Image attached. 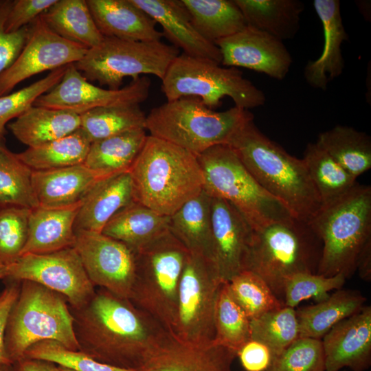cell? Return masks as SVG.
<instances>
[{"label": "cell", "mask_w": 371, "mask_h": 371, "mask_svg": "<svg viewBox=\"0 0 371 371\" xmlns=\"http://www.w3.org/2000/svg\"><path fill=\"white\" fill-rule=\"evenodd\" d=\"M69 309L80 351L116 367L139 370L170 335L129 299L102 288L82 307Z\"/></svg>", "instance_id": "obj_1"}, {"label": "cell", "mask_w": 371, "mask_h": 371, "mask_svg": "<svg viewBox=\"0 0 371 371\" xmlns=\"http://www.w3.org/2000/svg\"><path fill=\"white\" fill-rule=\"evenodd\" d=\"M257 182L296 218L309 223L321 208L317 190L302 159L291 155L263 134L254 117L228 144Z\"/></svg>", "instance_id": "obj_2"}, {"label": "cell", "mask_w": 371, "mask_h": 371, "mask_svg": "<svg viewBox=\"0 0 371 371\" xmlns=\"http://www.w3.org/2000/svg\"><path fill=\"white\" fill-rule=\"evenodd\" d=\"M135 201L170 216L203 190L196 155L148 135L129 170Z\"/></svg>", "instance_id": "obj_3"}, {"label": "cell", "mask_w": 371, "mask_h": 371, "mask_svg": "<svg viewBox=\"0 0 371 371\" xmlns=\"http://www.w3.org/2000/svg\"><path fill=\"white\" fill-rule=\"evenodd\" d=\"M321 251L309 223L291 217L253 231L244 270L260 276L283 303L287 280L298 273H317Z\"/></svg>", "instance_id": "obj_4"}, {"label": "cell", "mask_w": 371, "mask_h": 371, "mask_svg": "<svg viewBox=\"0 0 371 371\" xmlns=\"http://www.w3.org/2000/svg\"><path fill=\"white\" fill-rule=\"evenodd\" d=\"M322 243L317 273L346 279L357 271L359 256L371 240V188L357 184L335 202L322 207L308 223Z\"/></svg>", "instance_id": "obj_5"}, {"label": "cell", "mask_w": 371, "mask_h": 371, "mask_svg": "<svg viewBox=\"0 0 371 371\" xmlns=\"http://www.w3.org/2000/svg\"><path fill=\"white\" fill-rule=\"evenodd\" d=\"M254 117L247 109L232 107L215 111L199 98L184 97L166 101L146 115L149 135L198 155L208 148L227 144L233 135Z\"/></svg>", "instance_id": "obj_6"}, {"label": "cell", "mask_w": 371, "mask_h": 371, "mask_svg": "<svg viewBox=\"0 0 371 371\" xmlns=\"http://www.w3.org/2000/svg\"><path fill=\"white\" fill-rule=\"evenodd\" d=\"M20 282L19 294L10 312L5 333V346L12 363L23 359L30 347L44 340L80 350L67 300L38 283Z\"/></svg>", "instance_id": "obj_7"}, {"label": "cell", "mask_w": 371, "mask_h": 371, "mask_svg": "<svg viewBox=\"0 0 371 371\" xmlns=\"http://www.w3.org/2000/svg\"><path fill=\"white\" fill-rule=\"evenodd\" d=\"M196 157L203 176V190L211 197L234 205L254 230L294 217L257 182L228 145L212 146Z\"/></svg>", "instance_id": "obj_8"}, {"label": "cell", "mask_w": 371, "mask_h": 371, "mask_svg": "<svg viewBox=\"0 0 371 371\" xmlns=\"http://www.w3.org/2000/svg\"><path fill=\"white\" fill-rule=\"evenodd\" d=\"M188 253L170 231L134 253L135 273L129 300L171 335L179 281Z\"/></svg>", "instance_id": "obj_9"}, {"label": "cell", "mask_w": 371, "mask_h": 371, "mask_svg": "<svg viewBox=\"0 0 371 371\" xmlns=\"http://www.w3.org/2000/svg\"><path fill=\"white\" fill-rule=\"evenodd\" d=\"M161 91L167 101L184 97L199 98L214 109L225 97L235 106L249 110L265 104V93L243 77L236 67H221L212 60L180 54L171 63L161 80Z\"/></svg>", "instance_id": "obj_10"}, {"label": "cell", "mask_w": 371, "mask_h": 371, "mask_svg": "<svg viewBox=\"0 0 371 371\" xmlns=\"http://www.w3.org/2000/svg\"><path fill=\"white\" fill-rule=\"evenodd\" d=\"M179 54V49L161 41H133L104 37L74 65L88 81H97L115 90L120 89L126 77L133 80L150 74L162 80Z\"/></svg>", "instance_id": "obj_11"}, {"label": "cell", "mask_w": 371, "mask_h": 371, "mask_svg": "<svg viewBox=\"0 0 371 371\" xmlns=\"http://www.w3.org/2000/svg\"><path fill=\"white\" fill-rule=\"evenodd\" d=\"M221 283L212 262L188 253L179 281L173 337L194 347L214 344V307Z\"/></svg>", "instance_id": "obj_12"}, {"label": "cell", "mask_w": 371, "mask_h": 371, "mask_svg": "<svg viewBox=\"0 0 371 371\" xmlns=\"http://www.w3.org/2000/svg\"><path fill=\"white\" fill-rule=\"evenodd\" d=\"M5 278L38 283L63 295L75 309L85 305L95 292L74 247L21 255L8 264Z\"/></svg>", "instance_id": "obj_13"}, {"label": "cell", "mask_w": 371, "mask_h": 371, "mask_svg": "<svg viewBox=\"0 0 371 371\" xmlns=\"http://www.w3.org/2000/svg\"><path fill=\"white\" fill-rule=\"evenodd\" d=\"M150 80L143 76L119 89H106L89 82L74 64L67 65L60 81L41 95L34 106L69 111L81 115L111 106L140 104L149 95Z\"/></svg>", "instance_id": "obj_14"}, {"label": "cell", "mask_w": 371, "mask_h": 371, "mask_svg": "<svg viewBox=\"0 0 371 371\" xmlns=\"http://www.w3.org/2000/svg\"><path fill=\"white\" fill-rule=\"evenodd\" d=\"M74 248L94 286L129 299L135 273V254L101 232H75Z\"/></svg>", "instance_id": "obj_15"}, {"label": "cell", "mask_w": 371, "mask_h": 371, "mask_svg": "<svg viewBox=\"0 0 371 371\" xmlns=\"http://www.w3.org/2000/svg\"><path fill=\"white\" fill-rule=\"evenodd\" d=\"M30 27L19 55L0 75V96L10 93L18 84L36 74L75 64L87 51L56 34L41 16L30 23Z\"/></svg>", "instance_id": "obj_16"}, {"label": "cell", "mask_w": 371, "mask_h": 371, "mask_svg": "<svg viewBox=\"0 0 371 371\" xmlns=\"http://www.w3.org/2000/svg\"><path fill=\"white\" fill-rule=\"evenodd\" d=\"M215 45L224 66L249 69L278 80L285 78L293 63L282 41L248 25Z\"/></svg>", "instance_id": "obj_17"}, {"label": "cell", "mask_w": 371, "mask_h": 371, "mask_svg": "<svg viewBox=\"0 0 371 371\" xmlns=\"http://www.w3.org/2000/svg\"><path fill=\"white\" fill-rule=\"evenodd\" d=\"M213 262L222 282L244 270L254 229L228 201L211 197Z\"/></svg>", "instance_id": "obj_18"}, {"label": "cell", "mask_w": 371, "mask_h": 371, "mask_svg": "<svg viewBox=\"0 0 371 371\" xmlns=\"http://www.w3.org/2000/svg\"><path fill=\"white\" fill-rule=\"evenodd\" d=\"M325 371H365L371 364V306L334 326L321 339Z\"/></svg>", "instance_id": "obj_19"}, {"label": "cell", "mask_w": 371, "mask_h": 371, "mask_svg": "<svg viewBox=\"0 0 371 371\" xmlns=\"http://www.w3.org/2000/svg\"><path fill=\"white\" fill-rule=\"evenodd\" d=\"M132 1L162 27L164 36L183 54L221 63L219 48L197 32L181 0Z\"/></svg>", "instance_id": "obj_20"}, {"label": "cell", "mask_w": 371, "mask_h": 371, "mask_svg": "<svg viewBox=\"0 0 371 371\" xmlns=\"http://www.w3.org/2000/svg\"><path fill=\"white\" fill-rule=\"evenodd\" d=\"M236 352L213 344L206 347L183 344L171 335L139 371H233Z\"/></svg>", "instance_id": "obj_21"}, {"label": "cell", "mask_w": 371, "mask_h": 371, "mask_svg": "<svg viewBox=\"0 0 371 371\" xmlns=\"http://www.w3.org/2000/svg\"><path fill=\"white\" fill-rule=\"evenodd\" d=\"M104 37L133 41H161L155 21L132 0H86Z\"/></svg>", "instance_id": "obj_22"}, {"label": "cell", "mask_w": 371, "mask_h": 371, "mask_svg": "<svg viewBox=\"0 0 371 371\" xmlns=\"http://www.w3.org/2000/svg\"><path fill=\"white\" fill-rule=\"evenodd\" d=\"M313 5L322 24L324 45L320 56L306 64L304 74L309 85L325 91L328 83L343 72L341 44L348 36L344 27L339 1L315 0Z\"/></svg>", "instance_id": "obj_23"}, {"label": "cell", "mask_w": 371, "mask_h": 371, "mask_svg": "<svg viewBox=\"0 0 371 371\" xmlns=\"http://www.w3.org/2000/svg\"><path fill=\"white\" fill-rule=\"evenodd\" d=\"M84 164L32 172V186L38 206L63 208L80 205L101 179Z\"/></svg>", "instance_id": "obj_24"}, {"label": "cell", "mask_w": 371, "mask_h": 371, "mask_svg": "<svg viewBox=\"0 0 371 371\" xmlns=\"http://www.w3.org/2000/svg\"><path fill=\"white\" fill-rule=\"evenodd\" d=\"M133 201L134 188L129 171L103 178L80 204L74 231L101 232L118 211Z\"/></svg>", "instance_id": "obj_25"}, {"label": "cell", "mask_w": 371, "mask_h": 371, "mask_svg": "<svg viewBox=\"0 0 371 371\" xmlns=\"http://www.w3.org/2000/svg\"><path fill=\"white\" fill-rule=\"evenodd\" d=\"M80 205L31 209L28 237L21 255L48 254L74 247V223Z\"/></svg>", "instance_id": "obj_26"}, {"label": "cell", "mask_w": 371, "mask_h": 371, "mask_svg": "<svg viewBox=\"0 0 371 371\" xmlns=\"http://www.w3.org/2000/svg\"><path fill=\"white\" fill-rule=\"evenodd\" d=\"M170 216L133 201L118 211L101 233L137 252L169 230Z\"/></svg>", "instance_id": "obj_27"}, {"label": "cell", "mask_w": 371, "mask_h": 371, "mask_svg": "<svg viewBox=\"0 0 371 371\" xmlns=\"http://www.w3.org/2000/svg\"><path fill=\"white\" fill-rule=\"evenodd\" d=\"M169 230L189 253L213 262L211 196L204 190L170 216Z\"/></svg>", "instance_id": "obj_28"}, {"label": "cell", "mask_w": 371, "mask_h": 371, "mask_svg": "<svg viewBox=\"0 0 371 371\" xmlns=\"http://www.w3.org/2000/svg\"><path fill=\"white\" fill-rule=\"evenodd\" d=\"M80 125V115L76 113L33 105L8 127L18 140L33 148L71 134Z\"/></svg>", "instance_id": "obj_29"}, {"label": "cell", "mask_w": 371, "mask_h": 371, "mask_svg": "<svg viewBox=\"0 0 371 371\" xmlns=\"http://www.w3.org/2000/svg\"><path fill=\"white\" fill-rule=\"evenodd\" d=\"M366 301L357 291L340 289L322 301L295 309L299 338L322 339L337 324L361 311Z\"/></svg>", "instance_id": "obj_30"}, {"label": "cell", "mask_w": 371, "mask_h": 371, "mask_svg": "<svg viewBox=\"0 0 371 371\" xmlns=\"http://www.w3.org/2000/svg\"><path fill=\"white\" fill-rule=\"evenodd\" d=\"M247 25L280 41L293 38L300 29L304 3L299 0H234Z\"/></svg>", "instance_id": "obj_31"}, {"label": "cell", "mask_w": 371, "mask_h": 371, "mask_svg": "<svg viewBox=\"0 0 371 371\" xmlns=\"http://www.w3.org/2000/svg\"><path fill=\"white\" fill-rule=\"evenodd\" d=\"M147 135L145 129H137L93 142L84 165L102 177L128 172Z\"/></svg>", "instance_id": "obj_32"}, {"label": "cell", "mask_w": 371, "mask_h": 371, "mask_svg": "<svg viewBox=\"0 0 371 371\" xmlns=\"http://www.w3.org/2000/svg\"><path fill=\"white\" fill-rule=\"evenodd\" d=\"M41 17L56 34L87 49L104 38L86 0H57Z\"/></svg>", "instance_id": "obj_33"}, {"label": "cell", "mask_w": 371, "mask_h": 371, "mask_svg": "<svg viewBox=\"0 0 371 371\" xmlns=\"http://www.w3.org/2000/svg\"><path fill=\"white\" fill-rule=\"evenodd\" d=\"M197 32L215 42L232 36L246 26L245 18L234 0H181Z\"/></svg>", "instance_id": "obj_34"}, {"label": "cell", "mask_w": 371, "mask_h": 371, "mask_svg": "<svg viewBox=\"0 0 371 371\" xmlns=\"http://www.w3.org/2000/svg\"><path fill=\"white\" fill-rule=\"evenodd\" d=\"M315 143L357 179L371 168V139L363 132L337 125L320 133Z\"/></svg>", "instance_id": "obj_35"}, {"label": "cell", "mask_w": 371, "mask_h": 371, "mask_svg": "<svg viewBox=\"0 0 371 371\" xmlns=\"http://www.w3.org/2000/svg\"><path fill=\"white\" fill-rule=\"evenodd\" d=\"M302 159L319 195L321 207L335 202L357 184V178L316 143L306 146Z\"/></svg>", "instance_id": "obj_36"}, {"label": "cell", "mask_w": 371, "mask_h": 371, "mask_svg": "<svg viewBox=\"0 0 371 371\" xmlns=\"http://www.w3.org/2000/svg\"><path fill=\"white\" fill-rule=\"evenodd\" d=\"M91 142L78 128L44 145L16 153L34 171L59 169L84 164Z\"/></svg>", "instance_id": "obj_37"}, {"label": "cell", "mask_w": 371, "mask_h": 371, "mask_svg": "<svg viewBox=\"0 0 371 371\" xmlns=\"http://www.w3.org/2000/svg\"><path fill=\"white\" fill-rule=\"evenodd\" d=\"M80 115L79 128L91 143L130 131L146 130V115L139 104L100 107Z\"/></svg>", "instance_id": "obj_38"}, {"label": "cell", "mask_w": 371, "mask_h": 371, "mask_svg": "<svg viewBox=\"0 0 371 371\" xmlns=\"http://www.w3.org/2000/svg\"><path fill=\"white\" fill-rule=\"evenodd\" d=\"M32 172L16 153L0 143V207L33 209L38 206L32 186Z\"/></svg>", "instance_id": "obj_39"}, {"label": "cell", "mask_w": 371, "mask_h": 371, "mask_svg": "<svg viewBox=\"0 0 371 371\" xmlns=\"http://www.w3.org/2000/svg\"><path fill=\"white\" fill-rule=\"evenodd\" d=\"M215 337L214 344L236 352L250 339V319L235 302L227 282H222L214 307Z\"/></svg>", "instance_id": "obj_40"}, {"label": "cell", "mask_w": 371, "mask_h": 371, "mask_svg": "<svg viewBox=\"0 0 371 371\" xmlns=\"http://www.w3.org/2000/svg\"><path fill=\"white\" fill-rule=\"evenodd\" d=\"M295 309L284 306L250 320V339L267 346L275 358L299 338Z\"/></svg>", "instance_id": "obj_41"}, {"label": "cell", "mask_w": 371, "mask_h": 371, "mask_svg": "<svg viewBox=\"0 0 371 371\" xmlns=\"http://www.w3.org/2000/svg\"><path fill=\"white\" fill-rule=\"evenodd\" d=\"M227 284L232 297L250 320L284 306L267 283L250 271H240Z\"/></svg>", "instance_id": "obj_42"}, {"label": "cell", "mask_w": 371, "mask_h": 371, "mask_svg": "<svg viewBox=\"0 0 371 371\" xmlns=\"http://www.w3.org/2000/svg\"><path fill=\"white\" fill-rule=\"evenodd\" d=\"M23 358L52 362L76 371H139L106 364L80 350H72L54 340L34 344L25 352Z\"/></svg>", "instance_id": "obj_43"}, {"label": "cell", "mask_w": 371, "mask_h": 371, "mask_svg": "<svg viewBox=\"0 0 371 371\" xmlns=\"http://www.w3.org/2000/svg\"><path fill=\"white\" fill-rule=\"evenodd\" d=\"M346 280V278L342 274L326 277L311 272L295 273L285 283L283 303L286 306L295 308L306 300L322 301L328 297L330 291L341 289Z\"/></svg>", "instance_id": "obj_44"}, {"label": "cell", "mask_w": 371, "mask_h": 371, "mask_svg": "<svg viewBox=\"0 0 371 371\" xmlns=\"http://www.w3.org/2000/svg\"><path fill=\"white\" fill-rule=\"evenodd\" d=\"M66 67L52 71L47 76L16 91L0 96V143H3L8 122L25 113L42 95L62 79Z\"/></svg>", "instance_id": "obj_45"}, {"label": "cell", "mask_w": 371, "mask_h": 371, "mask_svg": "<svg viewBox=\"0 0 371 371\" xmlns=\"http://www.w3.org/2000/svg\"><path fill=\"white\" fill-rule=\"evenodd\" d=\"M30 210L0 207V261L8 264L21 255L28 237Z\"/></svg>", "instance_id": "obj_46"}, {"label": "cell", "mask_w": 371, "mask_h": 371, "mask_svg": "<svg viewBox=\"0 0 371 371\" xmlns=\"http://www.w3.org/2000/svg\"><path fill=\"white\" fill-rule=\"evenodd\" d=\"M267 371H325L322 340L298 338L275 358Z\"/></svg>", "instance_id": "obj_47"}, {"label": "cell", "mask_w": 371, "mask_h": 371, "mask_svg": "<svg viewBox=\"0 0 371 371\" xmlns=\"http://www.w3.org/2000/svg\"><path fill=\"white\" fill-rule=\"evenodd\" d=\"M12 0H0V75L16 60L30 34V24L20 30L8 32L5 23Z\"/></svg>", "instance_id": "obj_48"}, {"label": "cell", "mask_w": 371, "mask_h": 371, "mask_svg": "<svg viewBox=\"0 0 371 371\" xmlns=\"http://www.w3.org/2000/svg\"><path fill=\"white\" fill-rule=\"evenodd\" d=\"M56 1L14 0L5 23L6 32H15L30 25Z\"/></svg>", "instance_id": "obj_49"}, {"label": "cell", "mask_w": 371, "mask_h": 371, "mask_svg": "<svg viewBox=\"0 0 371 371\" xmlns=\"http://www.w3.org/2000/svg\"><path fill=\"white\" fill-rule=\"evenodd\" d=\"M236 357L245 371H267L275 359L267 346L251 339L238 350Z\"/></svg>", "instance_id": "obj_50"}, {"label": "cell", "mask_w": 371, "mask_h": 371, "mask_svg": "<svg viewBox=\"0 0 371 371\" xmlns=\"http://www.w3.org/2000/svg\"><path fill=\"white\" fill-rule=\"evenodd\" d=\"M0 294V364H13L5 346V333L8 318L20 291L21 282L9 280Z\"/></svg>", "instance_id": "obj_51"}, {"label": "cell", "mask_w": 371, "mask_h": 371, "mask_svg": "<svg viewBox=\"0 0 371 371\" xmlns=\"http://www.w3.org/2000/svg\"><path fill=\"white\" fill-rule=\"evenodd\" d=\"M16 371H56V364L45 360L23 358L13 363Z\"/></svg>", "instance_id": "obj_52"}, {"label": "cell", "mask_w": 371, "mask_h": 371, "mask_svg": "<svg viewBox=\"0 0 371 371\" xmlns=\"http://www.w3.org/2000/svg\"><path fill=\"white\" fill-rule=\"evenodd\" d=\"M357 270L361 278L365 281L371 280V240L362 249L357 263Z\"/></svg>", "instance_id": "obj_53"}, {"label": "cell", "mask_w": 371, "mask_h": 371, "mask_svg": "<svg viewBox=\"0 0 371 371\" xmlns=\"http://www.w3.org/2000/svg\"><path fill=\"white\" fill-rule=\"evenodd\" d=\"M7 266H8V264L0 261V279L6 278Z\"/></svg>", "instance_id": "obj_54"}, {"label": "cell", "mask_w": 371, "mask_h": 371, "mask_svg": "<svg viewBox=\"0 0 371 371\" xmlns=\"http://www.w3.org/2000/svg\"><path fill=\"white\" fill-rule=\"evenodd\" d=\"M0 371H16L14 364H0Z\"/></svg>", "instance_id": "obj_55"}, {"label": "cell", "mask_w": 371, "mask_h": 371, "mask_svg": "<svg viewBox=\"0 0 371 371\" xmlns=\"http://www.w3.org/2000/svg\"><path fill=\"white\" fill-rule=\"evenodd\" d=\"M56 371H76V370H74L72 369H70V368H66V367H63V366H61L56 365Z\"/></svg>", "instance_id": "obj_56"}, {"label": "cell", "mask_w": 371, "mask_h": 371, "mask_svg": "<svg viewBox=\"0 0 371 371\" xmlns=\"http://www.w3.org/2000/svg\"><path fill=\"white\" fill-rule=\"evenodd\" d=\"M342 371H346V370H342Z\"/></svg>", "instance_id": "obj_57"}]
</instances>
